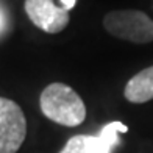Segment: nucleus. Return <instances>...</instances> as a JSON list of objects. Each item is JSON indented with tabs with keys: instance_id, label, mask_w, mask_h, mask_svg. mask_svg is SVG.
<instances>
[{
	"instance_id": "obj_7",
	"label": "nucleus",
	"mask_w": 153,
	"mask_h": 153,
	"mask_svg": "<svg viewBox=\"0 0 153 153\" xmlns=\"http://www.w3.org/2000/svg\"><path fill=\"white\" fill-rule=\"evenodd\" d=\"M59 2H61V6H62L66 11H71L74 6H75L76 0H59Z\"/></svg>"
},
{
	"instance_id": "obj_6",
	"label": "nucleus",
	"mask_w": 153,
	"mask_h": 153,
	"mask_svg": "<svg viewBox=\"0 0 153 153\" xmlns=\"http://www.w3.org/2000/svg\"><path fill=\"white\" fill-rule=\"evenodd\" d=\"M123 95L131 103H145L153 100V66L137 72L133 78H130Z\"/></svg>"
},
{
	"instance_id": "obj_3",
	"label": "nucleus",
	"mask_w": 153,
	"mask_h": 153,
	"mask_svg": "<svg viewBox=\"0 0 153 153\" xmlns=\"http://www.w3.org/2000/svg\"><path fill=\"white\" fill-rule=\"evenodd\" d=\"M27 136V119L14 100L0 97V153H17Z\"/></svg>"
},
{
	"instance_id": "obj_8",
	"label": "nucleus",
	"mask_w": 153,
	"mask_h": 153,
	"mask_svg": "<svg viewBox=\"0 0 153 153\" xmlns=\"http://www.w3.org/2000/svg\"><path fill=\"white\" fill-rule=\"evenodd\" d=\"M0 25H2V16H0Z\"/></svg>"
},
{
	"instance_id": "obj_1",
	"label": "nucleus",
	"mask_w": 153,
	"mask_h": 153,
	"mask_svg": "<svg viewBox=\"0 0 153 153\" xmlns=\"http://www.w3.org/2000/svg\"><path fill=\"white\" fill-rule=\"evenodd\" d=\"M39 106L47 119L64 127H78L86 119L85 102L64 83L48 85L41 92Z\"/></svg>"
},
{
	"instance_id": "obj_4",
	"label": "nucleus",
	"mask_w": 153,
	"mask_h": 153,
	"mask_svg": "<svg viewBox=\"0 0 153 153\" xmlns=\"http://www.w3.org/2000/svg\"><path fill=\"white\" fill-rule=\"evenodd\" d=\"M128 127L122 122H111L102 128L97 136L76 134L66 142L59 153H111L119 144V133H127Z\"/></svg>"
},
{
	"instance_id": "obj_5",
	"label": "nucleus",
	"mask_w": 153,
	"mask_h": 153,
	"mask_svg": "<svg viewBox=\"0 0 153 153\" xmlns=\"http://www.w3.org/2000/svg\"><path fill=\"white\" fill-rule=\"evenodd\" d=\"M25 13L28 19L48 34H56L69 25V11L56 6L53 0H25Z\"/></svg>"
},
{
	"instance_id": "obj_2",
	"label": "nucleus",
	"mask_w": 153,
	"mask_h": 153,
	"mask_svg": "<svg viewBox=\"0 0 153 153\" xmlns=\"http://www.w3.org/2000/svg\"><path fill=\"white\" fill-rule=\"evenodd\" d=\"M105 30L114 38L134 44L153 41V20L139 10H116L103 19Z\"/></svg>"
}]
</instances>
